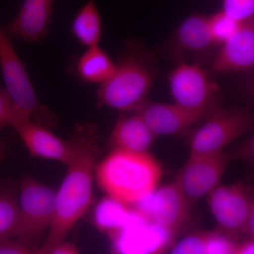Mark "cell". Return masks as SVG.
<instances>
[{"mask_svg":"<svg viewBox=\"0 0 254 254\" xmlns=\"http://www.w3.org/2000/svg\"><path fill=\"white\" fill-rule=\"evenodd\" d=\"M72 140L75 153L57 191L54 218L46 242L38 249L40 254H48L64 242L93 202L95 169L102 151L98 127L88 123L77 125Z\"/></svg>","mask_w":254,"mask_h":254,"instance_id":"obj_1","label":"cell"},{"mask_svg":"<svg viewBox=\"0 0 254 254\" xmlns=\"http://www.w3.org/2000/svg\"><path fill=\"white\" fill-rule=\"evenodd\" d=\"M162 169L148 153L113 149L97 165L95 178L108 196L133 206L158 188Z\"/></svg>","mask_w":254,"mask_h":254,"instance_id":"obj_2","label":"cell"},{"mask_svg":"<svg viewBox=\"0 0 254 254\" xmlns=\"http://www.w3.org/2000/svg\"><path fill=\"white\" fill-rule=\"evenodd\" d=\"M155 64L154 57L143 50L141 45L128 43L115 63L113 74L98 88L97 107L123 113L136 111L147 100L156 76Z\"/></svg>","mask_w":254,"mask_h":254,"instance_id":"obj_3","label":"cell"},{"mask_svg":"<svg viewBox=\"0 0 254 254\" xmlns=\"http://www.w3.org/2000/svg\"><path fill=\"white\" fill-rule=\"evenodd\" d=\"M0 67L6 91L23 116L46 128L58 125V118L37 96L24 64L15 50L11 37L0 24Z\"/></svg>","mask_w":254,"mask_h":254,"instance_id":"obj_4","label":"cell"},{"mask_svg":"<svg viewBox=\"0 0 254 254\" xmlns=\"http://www.w3.org/2000/svg\"><path fill=\"white\" fill-rule=\"evenodd\" d=\"M254 114L247 107H220L202 122L190 138V154H211L252 131Z\"/></svg>","mask_w":254,"mask_h":254,"instance_id":"obj_5","label":"cell"},{"mask_svg":"<svg viewBox=\"0 0 254 254\" xmlns=\"http://www.w3.org/2000/svg\"><path fill=\"white\" fill-rule=\"evenodd\" d=\"M174 103L197 113L210 115L222 107L221 91L201 64L182 63L168 75Z\"/></svg>","mask_w":254,"mask_h":254,"instance_id":"obj_6","label":"cell"},{"mask_svg":"<svg viewBox=\"0 0 254 254\" xmlns=\"http://www.w3.org/2000/svg\"><path fill=\"white\" fill-rule=\"evenodd\" d=\"M56 193L32 177L23 179L18 199L19 228L16 240L30 245L49 230L55 216Z\"/></svg>","mask_w":254,"mask_h":254,"instance_id":"obj_7","label":"cell"},{"mask_svg":"<svg viewBox=\"0 0 254 254\" xmlns=\"http://www.w3.org/2000/svg\"><path fill=\"white\" fill-rule=\"evenodd\" d=\"M208 203L222 233L228 236L245 234L253 237V198L245 185H218L209 193Z\"/></svg>","mask_w":254,"mask_h":254,"instance_id":"obj_8","label":"cell"},{"mask_svg":"<svg viewBox=\"0 0 254 254\" xmlns=\"http://www.w3.org/2000/svg\"><path fill=\"white\" fill-rule=\"evenodd\" d=\"M218 46L209 27L208 16L193 13L174 31L163 48V54L177 64L204 61Z\"/></svg>","mask_w":254,"mask_h":254,"instance_id":"obj_9","label":"cell"},{"mask_svg":"<svg viewBox=\"0 0 254 254\" xmlns=\"http://www.w3.org/2000/svg\"><path fill=\"white\" fill-rule=\"evenodd\" d=\"M175 236L133 208L128 223L109 238L119 254H165Z\"/></svg>","mask_w":254,"mask_h":254,"instance_id":"obj_10","label":"cell"},{"mask_svg":"<svg viewBox=\"0 0 254 254\" xmlns=\"http://www.w3.org/2000/svg\"><path fill=\"white\" fill-rule=\"evenodd\" d=\"M229 161L230 157L224 151L190 154L176 180L190 204L208 195L218 186Z\"/></svg>","mask_w":254,"mask_h":254,"instance_id":"obj_11","label":"cell"},{"mask_svg":"<svg viewBox=\"0 0 254 254\" xmlns=\"http://www.w3.org/2000/svg\"><path fill=\"white\" fill-rule=\"evenodd\" d=\"M11 127L21 137L31 155L55 160L67 165L75 153L74 142L54 134L50 128L41 126L16 110Z\"/></svg>","mask_w":254,"mask_h":254,"instance_id":"obj_12","label":"cell"},{"mask_svg":"<svg viewBox=\"0 0 254 254\" xmlns=\"http://www.w3.org/2000/svg\"><path fill=\"white\" fill-rule=\"evenodd\" d=\"M254 67V21L242 23L238 31L220 46L213 58V75L250 72Z\"/></svg>","mask_w":254,"mask_h":254,"instance_id":"obj_13","label":"cell"},{"mask_svg":"<svg viewBox=\"0 0 254 254\" xmlns=\"http://www.w3.org/2000/svg\"><path fill=\"white\" fill-rule=\"evenodd\" d=\"M135 112L141 115L157 137L181 134L209 116L175 103H156L148 100Z\"/></svg>","mask_w":254,"mask_h":254,"instance_id":"obj_14","label":"cell"},{"mask_svg":"<svg viewBox=\"0 0 254 254\" xmlns=\"http://www.w3.org/2000/svg\"><path fill=\"white\" fill-rule=\"evenodd\" d=\"M190 203L175 180L157 188L152 195L149 220L177 235L190 218Z\"/></svg>","mask_w":254,"mask_h":254,"instance_id":"obj_15","label":"cell"},{"mask_svg":"<svg viewBox=\"0 0 254 254\" xmlns=\"http://www.w3.org/2000/svg\"><path fill=\"white\" fill-rule=\"evenodd\" d=\"M56 0H23L19 11L5 28L11 38L36 43L47 36Z\"/></svg>","mask_w":254,"mask_h":254,"instance_id":"obj_16","label":"cell"},{"mask_svg":"<svg viewBox=\"0 0 254 254\" xmlns=\"http://www.w3.org/2000/svg\"><path fill=\"white\" fill-rule=\"evenodd\" d=\"M156 138L139 114L136 112L125 113L114 127L109 144L113 150L148 153Z\"/></svg>","mask_w":254,"mask_h":254,"instance_id":"obj_17","label":"cell"},{"mask_svg":"<svg viewBox=\"0 0 254 254\" xmlns=\"http://www.w3.org/2000/svg\"><path fill=\"white\" fill-rule=\"evenodd\" d=\"M115 69V63L100 46L87 49L73 63L72 72L81 81L102 83L108 81Z\"/></svg>","mask_w":254,"mask_h":254,"instance_id":"obj_18","label":"cell"},{"mask_svg":"<svg viewBox=\"0 0 254 254\" xmlns=\"http://www.w3.org/2000/svg\"><path fill=\"white\" fill-rule=\"evenodd\" d=\"M76 41L87 48L98 46L103 33V21L95 0H89L78 10L71 25Z\"/></svg>","mask_w":254,"mask_h":254,"instance_id":"obj_19","label":"cell"},{"mask_svg":"<svg viewBox=\"0 0 254 254\" xmlns=\"http://www.w3.org/2000/svg\"><path fill=\"white\" fill-rule=\"evenodd\" d=\"M133 213L131 206L108 195L95 206L93 222L100 231L109 237L125 227Z\"/></svg>","mask_w":254,"mask_h":254,"instance_id":"obj_20","label":"cell"},{"mask_svg":"<svg viewBox=\"0 0 254 254\" xmlns=\"http://www.w3.org/2000/svg\"><path fill=\"white\" fill-rule=\"evenodd\" d=\"M19 228L18 199L11 192L0 191V238H16Z\"/></svg>","mask_w":254,"mask_h":254,"instance_id":"obj_21","label":"cell"},{"mask_svg":"<svg viewBox=\"0 0 254 254\" xmlns=\"http://www.w3.org/2000/svg\"><path fill=\"white\" fill-rule=\"evenodd\" d=\"M208 23L214 43L219 47L228 41L242 25L222 11L208 16Z\"/></svg>","mask_w":254,"mask_h":254,"instance_id":"obj_22","label":"cell"},{"mask_svg":"<svg viewBox=\"0 0 254 254\" xmlns=\"http://www.w3.org/2000/svg\"><path fill=\"white\" fill-rule=\"evenodd\" d=\"M221 11L237 22L254 20V0H222Z\"/></svg>","mask_w":254,"mask_h":254,"instance_id":"obj_23","label":"cell"},{"mask_svg":"<svg viewBox=\"0 0 254 254\" xmlns=\"http://www.w3.org/2000/svg\"><path fill=\"white\" fill-rule=\"evenodd\" d=\"M210 232H197L180 240L169 254H205V245Z\"/></svg>","mask_w":254,"mask_h":254,"instance_id":"obj_24","label":"cell"},{"mask_svg":"<svg viewBox=\"0 0 254 254\" xmlns=\"http://www.w3.org/2000/svg\"><path fill=\"white\" fill-rule=\"evenodd\" d=\"M238 245L231 237L221 232H210L205 254H233Z\"/></svg>","mask_w":254,"mask_h":254,"instance_id":"obj_25","label":"cell"},{"mask_svg":"<svg viewBox=\"0 0 254 254\" xmlns=\"http://www.w3.org/2000/svg\"><path fill=\"white\" fill-rule=\"evenodd\" d=\"M16 110V106L8 92L0 88V130L11 127Z\"/></svg>","mask_w":254,"mask_h":254,"instance_id":"obj_26","label":"cell"},{"mask_svg":"<svg viewBox=\"0 0 254 254\" xmlns=\"http://www.w3.org/2000/svg\"><path fill=\"white\" fill-rule=\"evenodd\" d=\"M0 254H40L38 249L13 238H0Z\"/></svg>","mask_w":254,"mask_h":254,"instance_id":"obj_27","label":"cell"},{"mask_svg":"<svg viewBox=\"0 0 254 254\" xmlns=\"http://www.w3.org/2000/svg\"><path fill=\"white\" fill-rule=\"evenodd\" d=\"M48 254H80L77 247L69 242H63L54 247Z\"/></svg>","mask_w":254,"mask_h":254,"instance_id":"obj_28","label":"cell"},{"mask_svg":"<svg viewBox=\"0 0 254 254\" xmlns=\"http://www.w3.org/2000/svg\"><path fill=\"white\" fill-rule=\"evenodd\" d=\"M234 254H254V239H250L245 243L238 245Z\"/></svg>","mask_w":254,"mask_h":254,"instance_id":"obj_29","label":"cell"},{"mask_svg":"<svg viewBox=\"0 0 254 254\" xmlns=\"http://www.w3.org/2000/svg\"><path fill=\"white\" fill-rule=\"evenodd\" d=\"M6 148H7V145L6 142L4 140L0 138V163L1 160L4 158L5 153H6Z\"/></svg>","mask_w":254,"mask_h":254,"instance_id":"obj_30","label":"cell"},{"mask_svg":"<svg viewBox=\"0 0 254 254\" xmlns=\"http://www.w3.org/2000/svg\"><path fill=\"white\" fill-rule=\"evenodd\" d=\"M110 254H119L116 251L114 250L113 249H112L111 252H110Z\"/></svg>","mask_w":254,"mask_h":254,"instance_id":"obj_31","label":"cell"},{"mask_svg":"<svg viewBox=\"0 0 254 254\" xmlns=\"http://www.w3.org/2000/svg\"><path fill=\"white\" fill-rule=\"evenodd\" d=\"M234 254H235V253H234Z\"/></svg>","mask_w":254,"mask_h":254,"instance_id":"obj_32","label":"cell"}]
</instances>
